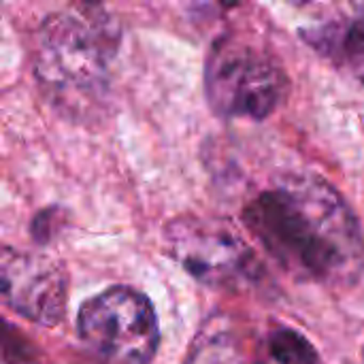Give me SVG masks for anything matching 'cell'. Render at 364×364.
<instances>
[{
	"label": "cell",
	"mask_w": 364,
	"mask_h": 364,
	"mask_svg": "<svg viewBox=\"0 0 364 364\" xmlns=\"http://www.w3.org/2000/svg\"><path fill=\"white\" fill-rule=\"evenodd\" d=\"M243 224L299 282L350 288L364 271V235L346 198L318 175H290L243 207Z\"/></svg>",
	"instance_id": "6da1fadb"
},
{
	"label": "cell",
	"mask_w": 364,
	"mask_h": 364,
	"mask_svg": "<svg viewBox=\"0 0 364 364\" xmlns=\"http://www.w3.org/2000/svg\"><path fill=\"white\" fill-rule=\"evenodd\" d=\"M119 28L98 4L70 6L45 17L34 34L32 73L41 90L68 115H87L107 94Z\"/></svg>",
	"instance_id": "7a4b0ae2"
},
{
	"label": "cell",
	"mask_w": 364,
	"mask_h": 364,
	"mask_svg": "<svg viewBox=\"0 0 364 364\" xmlns=\"http://www.w3.org/2000/svg\"><path fill=\"white\" fill-rule=\"evenodd\" d=\"M288 94V75L264 49L239 36L220 38L205 62V96L224 117L267 119Z\"/></svg>",
	"instance_id": "3957f363"
},
{
	"label": "cell",
	"mask_w": 364,
	"mask_h": 364,
	"mask_svg": "<svg viewBox=\"0 0 364 364\" xmlns=\"http://www.w3.org/2000/svg\"><path fill=\"white\" fill-rule=\"evenodd\" d=\"M164 241L171 258L207 288L241 292L264 279L258 254L226 220L175 218L164 228Z\"/></svg>",
	"instance_id": "277c9868"
},
{
	"label": "cell",
	"mask_w": 364,
	"mask_h": 364,
	"mask_svg": "<svg viewBox=\"0 0 364 364\" xmlns=\"http://www.w3.org/2000/svg\"><path fill=\"white\" fill-rule=\"evenodd\" d=\"M77 333L105 364H149L160 343L151 301L128 286H113L87 299L77 316Z\"/></svg>",
	"instance_id": "5b68a950"
},
{
	"label": "cell",
	"mask_w": 364,
	"mask_h": 364,
	"mask_svg": "<svg viewBox=\"0 0 364 364\" xmlns=\"http://www.w3.org/2000/svg\"><path fill=\"white\" fill-rule=\"evenodd\" d=\"M0 292L2 303L21 318L41 326H55L66 314L68 277L47 256L4 247L0 258Z\"/></svg>",
	"instance_id": "8992f818"
},
{
	"label": "cell",
	"mask_w": 364,
	"mask_h": 364,
	"mask_svg": "<svg viewBox=\"0 0 364 364\" xmlns=\"http://www.w3.org/2000/svg\"><path fill=\"white\" fill-rule=\"evenodd\" d=\"M258 337L230 316L209 318L196 333L186 364H262Z\"/></svg>",
	"instance_id": "52a82bcc"
},
{
	"label": "cell",
	"mask_w": 364,
	"mask_h": 364,
	"mask_svg": "<svg viewBox=\"0 0 364 364\" xmlns=\"http://www.w3.org/2000/svg\"><path fill=\"white\" fill-rule=\"evenodd\" d=\"M303 38L337 66L364 75V13L328 21L305 32Z\"/></svg>",
	"instance_id": "ba28073f"
},
{
	"label": "cell",
	"mask_w": 364,
	"mask_h": 364,
	"mask_svg": "<svg viewBox=\"0 0 364 364\" xmlns=\"http://www.w3.org/2000/svg\"><path fill=\"white\" fill-rule=\"evenodd\" d=\"M267 352L277 364H318L316 348L292 328H275L267 341Z\"/></svg>",
	"instance_id": "9c48e42d"
}]
</instances>
